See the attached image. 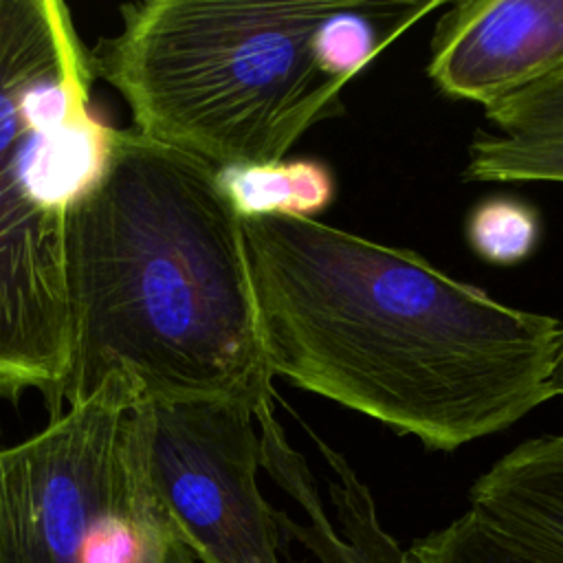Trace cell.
Listing matches in <instances>:
<instances>
[{"instance_id": "2e32d148", "label": "cell", "mask_w": 563, "mask_h": 563, "mask_svg": "<svg viewBox=\"0 0 563 563\" xmlns=\"http://www.w3.org/2000/svg\"><path fill=\"white\" fill-rule=\"evenodd\" d=\"M163 563H198L194 554L167 530V541L163 548Z\"/></svg>"}, {"instance_id": "6da1fadb", "label": "cell", "mask_w": 563, "mask_h": 563, "mask_svg": "<svg viewBox=\"0 0 563 563\" xmlns=\"http://www.w3.org/2000/svg\"><path fill=\"white\" fill-rule=\"evenodd\" d=\"M242 229L273 376L431 451L499 433L556 398L559 319L319 220Z\"/></svg>"}, {"instance_id": "ba28073f", "label": "cell", "mask_w": 563, "mask_h": 563, "mask_svg": "<svg viewBox=\"0 0 563 563\" xmlns=\"http://www.w3.org/2000/svg\"><path fill=\"white\" fill-rule=\"evenodd\" d=\"M255 418L262 468L303 512V521L282 512V532L299 541L317 563H413L409 552L380 526L369 488L339 451L303 424L328 464V497L334 510L330 517L303 455L290 446L277 422L273 402H264Z\"/></svg>"}, {"instance_id": "9c48e42d", "label": "cell", "mask_w": 563, "mask_h": 563, "mask_svg": "<svg viewBox=\"0 0 563 563\" xmlns=\"http://www.w3.org/2000/svg\"><path fill=\"white\" fill-rule=\"evenodd\" d=\"M466 512L523 563H563V431L493 462L468 488Z\"/></svg>"}, {"instance_id": "5b68a950", "label": "cell", "mask_w": 563, "mask_h": 563, "mask_svg": "<svg viewBox=\"0 0 563 563\" xmlns=\"http://www.w3.org/2000/svg\"><path fill=\"white\" fill-rule=\"evenodd\" d=\"M255 409L238 398H145L125 416L141 484L198 563H282V510L257 484Z\"/></svg>"}, {"instance_id": "7c38bea8", "label": "cell", "mask_w": 563, "mask_h": 563, "mask_svg": "<svg viewBox=\"0 0 563 563\" xmlns=\"http://www.w3.org/2000/svg\"><path fill=\"white\" fill-rule=\"evenodd\" d=\"M440 7L444 4L336 0L317 31L314 51L319 66L328 77L350 81L394 37Z\"/></svg>"}, {"instance_id": "8992f818", "label": "cell", "mask_w": 563, "mask_h": 563, "mask_svg": "<svg viewBox=\"0 0 563 563\" xmlns=\"http://www.w3.org/2000/svg\"><path fill=\"white\" fill-rule=\"evenodd\" d=\"M139 394L112 378L86 402L0 446V563H95L106 534L145 504L125 442Z\"/></svg>"}, {"instance_id": "4fadbf2b", "label": "cell", "mask_w": 563, "mask_h": 563, "mask_svg": "<svg viewBox=\"0 0 563 563\" xmlns=\"http://www.w3.org/2000/svg\"><path fill=\"white\" fill-rule=\"evenodd\" d=\"M464 235L479 260L493 266H517L539 246L541 216L521 198L488 196L471 207Z\"/></svg>"}, {"instance_id": "8fae6325", "label": "cell", "mask_w": 563, "mask_h": 563, "mask_svg": "<svg viewBox=\"0 0 563 563\" xmlns=\"http://www.w3.org/2000/svg\"><path fill=\"white\" fill-rule=\"evenodd\" d=\"M216 178L240 220H317L336 196L334 172L319 158L229 165L218 169Z\"/></svg>"}, {"instance_id": "277c9868", "label": "cell", "mask_w": 563, "mask_h": 563, "mask_svg": "<svg viewBox=\"0 0 563 563\" xmlns=\"http://www.w3.org/2000/svg\"><path fill=\"white\" fill-rule=\"evenodd\" d=\"M92 57L59 0H0V396H55L70 358L66 218L114 128L92 112Z\"/></svg>"}, {"instance_id": "30bf717a", "label": "cell", "mask_w": 563, "mask_h": 563, "mask_svg": "<svg viewBox=\"0 0 563 563\" xmlns=\"http://www.w3.org/2000/svg\"><path fill=\"white\" fill-rule=\"evenodd\" d=\"M464 183H563V73L484 110Z\"/></svg>"}, {"instance_id": "9a60e30c", "label": "cell", "mask_w": 563, "mask_h": 563, "mask_svg": "<svg viewBox=\"0 0 563 563\" xmlns=\"http://www.w3.org/2000/svg\"><path fill=\"white\" fill-rule=\"evenodd\" d=\"M167 541V523L150 501L147 523H145V554L143 563H163V548Z\"/></svg>"}, {"instance_id": "52a82bcc", "label": "cell", "mask_w": 563, "mask_h": 563, "mask_svg": "<svg viewBox=\"0 0 563 563\" xmlns=\"http://www.w3.org/2000/svg\"><path fill=\"white\" fill-rule=\"evenodd\" d=\"M440 92L484 110L563 73V0L446 4L429 44Z\"/></svg>"}, {"instance_id": "5bb4252c", "label": "cell", "mask_w": 563, "mask_h": 563, "mask_svg": "<svg viewBox=\"0 0 563 563\" xmlns=\"http://www.w3.org/2000/svg\"><path fill=\"white\" fill-rule=\"evenodd\" d=\"M409 556L413 563H523L466 510L444 528L413 541Z\"/></svg>"}, {"instance_id": "e0dca14e", "label": "cell", "mask_w": 563, "mask_h": 563, "mask_svg": "<svg viewBox=\"0 0 563 563\" xmlns=\"http://www.w3.org/2000/svg\"><path fill=\"white\" fill-rule=\"evenodd\" d=\"M554 389L556 396H563V323L559 334V356H556V369H554Z\"/></svg>"}, {"instance_id": "7a4b0ae2", "label": "cell", "mask_w": 563, "mask_h": 563, "mask_svg": "<svg viewBox=\"0 0 563 563\" xmlns=\"http://www.w3.org/2000/svg\"><path fill=\"white\" fill-rule=\"evenodd\" d=\"M70 358L51 418L103 383L145 398H273L244 229L207 163L114 130L64 238Z\"/></svg>"}, {"instance_id": "3957f363", "label": "cell", "mask_w": 563, "mask_h": 563, "mask_svg": "<svg viewBox=\"0 0 563 563\" xmlns=\"http://www.w3.org/2000/svg\"><path fill=\"white\" fill-rule=\"evenodd\" d=\"M336 0H147L121 7L92 68L128 103L134 130L216 172L286 158L341 112L314 40Z\"/></svg>"}]
</instances>
